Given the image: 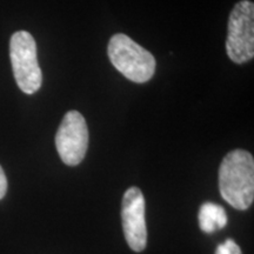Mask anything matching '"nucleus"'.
I'll return each instance as SVG.
<instances>
[{
    "label": "nucleus",
    "instance_id": "8",
    "mask_svg": "<svg viewBox=\"0 0 254 254\" xmlns=\"http://www.w3.org/2000/svg\"><path fill=\"white\" fill-rule=\"evenodd\" d=\"M215 254H241L240 247L234 240L227 239L215 250Z\"/></svg>",
    "mask_w": 254,
    "mask_h": 254
},
{
    "label": "nucleus",
    "instance_id": "5",
    "mask_svg": "<svg viewBox=\"0 0 254 254\" xmlns=\"http://www.w3.org/2000/svg\"><path fill=\"white\" fill-rule=\"evenodd\" d=\"M56 146L64 164L77 166L84 160L88 147V128L78 111L65 114L56 134Z\"/></svg>",
    "mask_w": 254,
    "mask_h": 254
},
{
    "label": "nucleus",
    "instance_id": "3",
    "mask_svg": "<svg viewBox=\"0 0 254 254\" xmlns=\"http://www.w3.org/2000/svg\"><path fill=\"white\" fill-rule=\"evenodd\" d=\"M9 57L19 88L33 94L41 87L43 74L37 58V44L26 31L15 32L9 41Z\"/></svg>",
    "mask_w": 254,
    "mask_h": 254
},
{
    "label": "nucleus",
    "instance_id": "7",
    "mask_svg": "<svg viewBox=\"0 0 254 254\" xmlns=\"http://www.w3.org/2000/svg\"><path fill=\"white\" fill-rule=\"evenodd\" d=\"M199 226L205 233H213L227 225V214L224 207L214 202H205L199 209Z\"/></svg>",
    "mask_w": 254,
    "mask_h": 254
},
{
    "label": "nucleus",
    "instance_id": "4",
    "mask_svg": "<svg viewBox=\"0 0 254 254\" xmlns=\"http://www.w3.org/2000/svg\"><path fill=\"white\" fill-rule=\"evenodd\" d=\"M226 52L236 64L254 57V4L250 0H241L230 13Z\"/></svg>",
    "mask_w": 254,
    "mask_h": 254
},
{
    "label": "nucleus",
    "instance_id": "6",
    "mask_svg": "<svg viewBox=\"0 0 254 254\" xmlns=\"http://www.w3.org/2000/svg\"><path fill=\"white\" fill-rule=\"evenodd\" d=\"M122 221L125 239L134 252H141L147 244L145 220V198L138 187L125 192L122 202Z\"/></svg>",
    "mask_w": 254,
    "mask_h": 254
},
{
    "label": "nucleus",
    "instance_id": "9",
    "mask_svg": "<svg viewBox=\"0 0 254 254\" xmlns=\"http://www.w3.org/2000/svg\"><path fill=\"white\" fill-rule=\"evenodd\" d=\"M6 190H7V179H6L4 170L0 166V199L4 198Z\"/></svg>",
    "mask_w": 254,
    "mask_h": 254
},
{
    "label": "nucleus",
    "instance_id": "1",
    "mask_svg": "<svg viewBox=\"0 0 254 254\" xmlns=\"http://www.w3.org/2000/svg\"><path fill=\"white\" fill-rule=\"evenodd\" d=\"M219 190L232 207L245 211L254 200V159L250 152L234 150L219 168Z\"/></svg>",
    "mask_w": 254,
    "mask_h": 254
},
{
    "label": "nucleus",
    "instance_id": "2",
    "mask_svg": "<svg viewBox=\"0 0 254 254\" xmlns=\"http://www.w3.org/2000/svg\"><path fill=\"white\" fill-rule=\"evenodd\" d=\"M107 53L112 65L128 80L142 84L153 77L157 65L153 55L126 34H114Z\"/></svg>",
    "mask_w": 254,
    "mask_h": 254
}]
</instances>
